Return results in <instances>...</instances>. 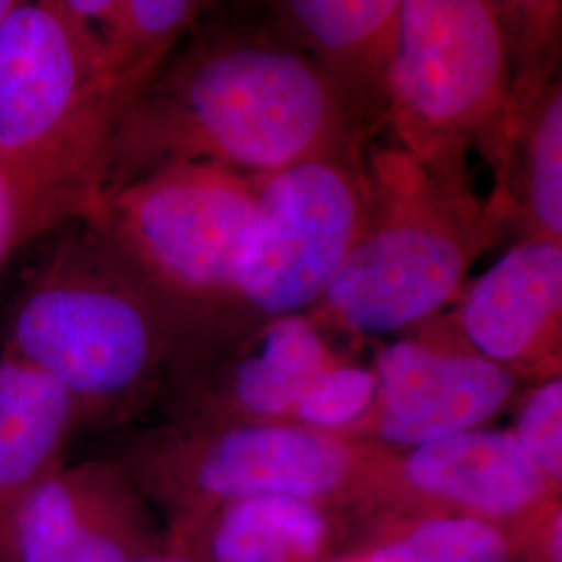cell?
<instances>
[{
	"label": "cell",
	"instance_id": "4",
	"mask_svg": "<svg viewBox=\"0 0 562 562\" xmlns=\"http://www.w3.org/2000/svg\"><path fill=\"white\" fill-rule=\"evenodd\" d=\"M146 81L121 78L67 0H13L0 21V159L81 220L101 194L106 146Z\"/></svg>",
	"mask_w": 562,
	"mask_h": 562
},
{
	"label": "cell",
	"instance_id": "12",
	"mask_svg": "<svg viewBox=\"0 0 562 562\" xmlns=\"http://www.w3.org/2000/svg\"><path fill=\"white\" fill-rule=\"evenodd\" d=\"M265 9L373 136L385 127L402 0H278Z\"/></svg>",
	"mask_w": 562,
	"mask_h": 562
},
{
	"label": "cell",
	"instance_id": "9",
	"mask_svg": "<svg viewBox=\"0 0 562 562\" xmlns=\"http://www.w3.org/2000/svg\"><path fill=\"white\" fill-rule=\"evenodd\" d=\"M494 171L490 211L521 240L562 241L561 53L531 48L510 59L503 115L477 150Z\"/></svg>",
	"mask_w": 562,
	"mask_h": 562
},
{
	"label": "cell",
	"instance_id": "7",
	"mask_svg": "<svg viewBox=\"0 0 562 562\" xmlns=\"http://www.w3.org/2000/svg\"><path fill=\"white\" fill-rule=\"evenodd\" d=\"M367 201L364 150L271 173L241 248L222 331L201 350L238 340L273 319L308 313L361 236Z\"/></svg>",
	"mask_w": 562,
	"mask_h": 562
},
{
	"label": "cell",
	"instance_id": "24",
	"mask_svg": "<svg viewBox=\"0 0 562 562\" xmlns=\"http://www.w3.org/2000/svg\"><path fill=\"white\" fill-rule=\"evenodd\" d=\"M134 562H190L188 559H183V557H173V554H169V557H150V554H142L140 559H136Z\"/></svg>",
	"mask_w": 562,
	"mask_h": 562
},
{
	"label": "cell",
	"instance_id": "16",
	"mask_svg": "<svg viewBox=\"0 0 562 562\" xmlns=\"http://www.w3.org/2000/svg\"><path fill=\"white\" fill-rule=\"evenodd\" d=\"M67 4L97 30L111 71L140 81L157 74L178 42L213 7L202 0H67Z\"/></svg>",
	"mask_w": 562,
	"mask_h": 562
},
{
	"label": "cell",
	"instance_id": "26",
	"mask_svg": "<svg viewBox=\"0 0 562 562\" xmlns=\"http://www.w3.org/2000/svg\"><path fill=\"white\" fill-rule=\"evenodd\" d=\"M369 562H387L385 561V559H383L382 554H380V552H375V554H373V557H371V561Z\"/></svg>",
	"mask_w": 562,
	"mask_h": 562
},
{
	"label": "cell",
	"instance_id": "14",
	"mask_svg": "<svg viewBox=\"0 0 562 562\" xmlns=\"http://www.w3.org/2000/svg\"><path fill=\"white\" fill-rule=\"evenodd\" d=\"M404 475L425 492L496 515L538 501L546 485L510 434L475 429L415 448Z\"/></svg>",
	"mask_w": 562,
	"mask_h": 562
},
{
	"label": "cell",
	"instance_id": "8",
	"mask_svg": "<svg viewBox=\"0 0 562 562\" xmlns=\"http://www.w3.org/2000/svg\"><path fill=\"white\" fill-rule=\"evenodd\" d=\"M417 327V340L380 348L373 396L378 436L415 448L473 431L515 390V375L471 350L442 313Z\"/></svg>",
	"mask_w": 562,
	"mask_h": 562
},
{
	"label": "cell",
	"instance_id": "2",
	"mask_svg": "<svg viewBox=\"0 0 562 562\" xmlns=\"http://www.w3.org/2000/svg\"><path fill=\"white\" fill-rule=\"evenodd\" d=\"M361 236L306 315L322 331L390 334L442 313L506 227L471 181L448 180L398 144L364 148Z\"/></svg>",
	"mask_w": 562,
	"mask_h": 562
},
{
	"label": "cell",
	"instance_id": "11",
	"mask_svg": "<svg viewBox=\"0 0 562 562\" xmlns=\"http://www.w3.org/2000/svg\"><path fill=\"white\" fill-rule=\"evenodd\" d=\"M464 344L487 361L552 369L561 357L562 241L519 240L464 288L446 315Z\"/></svg>",
	"mask_w": 562,
	"mask_h": 562
},
{
	"label": "cell",
	"instance_id": "10",
	"mask_svg": "<svg viewBox=\"0 0 562 562\" xmlns=\"http://www.w3.org/2000/svg\"><path fill=\"white\" fill-rule=\"evenodd\" d=\"M352 450L308 427L244 423L201 440H162L148 452L153 469H186L204 494L222 498H311L336 490L350 473Z\"/></svg>",
	"mask_w": 562,
	"mask_h": 562
},
{
	"label": "cell",
	"instance_id": "19",
	"mask_svg": "<svg viewBox=\"0 0 562 562\" xmlns=\"http://www.w3.org/2000/svg\"><path fill=\"white\" fill-rule=\"evenodd\" d=\"M387 562H504L506 543L490 525L475 519L423 522L404 542L380 550Z\"/></svg>",
	"mask_w": 562,
	"mask_h": 562
},
{
	"label": "cell",
	"instance_id": "15",
	"mask_svg": "<svg viewBox=\"0 0 562 562\" xmlns=\"http://www.w3.org/2000/svg\"><path fill=\"white\" fill-rule=\"evenodd\" d=\"M206 350L229 355V398L244 415L262 419L294 413L306 387L338 362L306 313L273 319L238 340Z\"/></svg>",
	"mask_w": 562,
	"mask_h": 562
},
{
	"label": "cell",
	"instance_id": "22",
	"mask_svg": "<svg viewBox=\"0 0 562 562\" xmlns=\"http://www.w3.org/2000/svg\"><path fill=\"white\" fill-rule=\"evenodd\" d=\"M543 477H562V380L552 375L525 401L510 434Z\"/></svg>",
	"mask_w": 562,
	"mask_h": 562
},
{
	"label": "cell",
	"instance_id": "21",
	"mask_svg": "<svg viewBox=\"0 0 562 562\" xmlns=\"http://www.w3.org/2000/svg\"><path fill=\"white\" fill-rule=\"evenodd\" d=\"M375 373L352 364H331L306 387L294 415L304 425L336 429L361 419L375 396Z\"/></svg>",
	"mask_w": 562,
	"mask_h": 562
},
{
	"label": "cell",
	"instance_id": "13",
	"mask_svg": "<svg viewBox=\"0 0 562 562\" xmlns=\"http://www.w3.org/2000/svg\"><path fill=\"white\" fill-rule=\"evenodd\" d=\"M76 402L57 380L0 350V561L27 498L65 467Z\"/></svg>",
	"mask_w": 562,
	"mask_h": 562
},
{
	"label": "cell",
	"instance_id": "1",
	"mask_svg": "<svg viewBox=\"0 0 562 562\" xmlns=\"http://www.w3.org/2000/svg\"><path fill=\"white\" fill-rule=\"evenodd\" d=\"M373 134L265 4L213 7L123 109L101 194L181 162L271 176L296 162L364 150Z\"/></svg>",
	"mask_w": 562,
	"mask_h": 562
},
{
	"label": "cell",
	"instance_id": "23",
	"mask_svg": "<svg viewBox=\"0 0 562 562\" xmlns=\"http://www.w3.org/2000/svg\"><path fill=\"white\" fill-rule=\"evenodd\" d=\"M106 508L86 525L59 562H134L140 559L134 554L127 533L109 519Z\"/></svg>",
	"mask_w": 562,
	"mask_h": 562
},
{
	"label": "cell",
	"instance_id": "18",
	"mask_svg": "<svg viewBox=\"0 0 562 562\" xmlns=\"http://www.w3.org/2000/svg\"><path fill=\"white\" fill-rule=\"evenodd\" d=\"M322 517L299 498H241L215 531L217 562H288V557L313 554L322 543Z\"/></svg>",
	"mask_w": 562,
	"mask_h": 562
},
{
	"label": "cell",
	"instance_id": "25",
	"mask_svg": "<svg viewBox=\"0 0 562 562\" xmlns=\"http://www.w3.org/2000/svg\"><path fill=\"white\" fill-rule=\"evenodd\" d=\"M11 4H13V0H0V21L7 15V11L11 9Z\"/></svg>",
	"mask_w": 562,
	"mask_h": 562
},
{
	"label": "cell",
	"instance_id": "3",
	"mask_svg": "<svg viewBox=\"0 0 562 562\" xmlns=\"http://www.w3.org/2000/svg\"><path fill=\"white\" fill-rule=\"evenodd\" d=\"M2 346L57 380L81 423L176 361L180 329L140 271L94 225L76 220L57 229L27 273Z\"/></svg>",
	"mask_w": 562,
	"mask_h": 562
},
{
	"label": "cell",
	"instance_id": "20",
	"mask_svg": "<svg viewBox=\"0 0 562 562\" xmlns=\"http://www.w3.org/2000/svg\"><path fill=\"white\" fill-rule=\"evenodd\" d=\"M76 222L38 181L0 159V269L25 241Z\"/></svg>",
	"mask_w": 562,
	"mask_h": 562
},
{
	"label": "cell",
	"instance_id": "6",
	"mask_svg": "<svg viewBox=\"0 0 562 562\" xmlns=\"http://www.w3.org/2000/svg\"><path fill=\"white\" fill-rule=\"evenodd\" d=\"M510 57L513 2L402 0L385 127L438 176L471 181L467 159L501 121Z\"/></svg>",
	"mask_w": 562,
	"mask_h": 562
},
{
	"label": "cell",
	"instance_id": "5",
	"mask_svg": "<svg viewBox=\"0 0 562 562\" xmlns=\"http://www.w3.org/2000/svg\"><path fill=\"white\" fill-rule=\"evenodd\" d=\"M267 178L181 162L102 194L81 217L167 302L180 329L176 361L222 331Z\"/></svg>",
	"mask_w": 562,
	"mask_h": 562
},
{
	"label": "cell",
	"instance_id": "17",
	"mask_svg": "<svg viewBox=\"0 0 562 562\" xmlns=\"http://www.w3.org/2000/svg\"><path fill=\"white\" fill-rule=\"evenodd\" d=\"M113 482L104 464H65L21 506L0 562H59L106 508Z\"/></svg>",
	"mask_w": 562,
	"mask_h": 562
}]
</instances>
